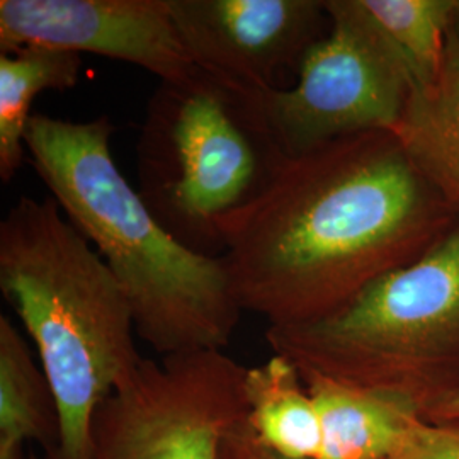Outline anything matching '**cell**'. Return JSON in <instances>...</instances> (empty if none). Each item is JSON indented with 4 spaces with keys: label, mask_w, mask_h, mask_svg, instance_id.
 I'll return each instance as SVG.
<instances>
[{
    "label": "cell",
    "mask_w": 459,
    "mask_h": 459,
    "mask_svg": "<svg viewBox=\"0 0 459 459\" xmlns=\"http://www.w3.org/2000/svg\"><path fill=\"white\" fill-rule=\"evenodd\" d=\"M108 116L77 123L34 113L26 150L72 225L121 284L157 354L225 351L242 318L221 257L182 246L148 210L111 152Z\"/></svg>",
    "instance_id": "7a4b0ae2"
},
{
    "label": "cell",
    "mask_w": 459,
    "mask_h": 459,
    "mask_svg": "<svg viewBox=\"0 0 459 459\" xmlns=\"http://www.w3.org/2000/svg\"><path fill=\"white\" fill-rule=\"evenodd\" d=\"M320 415V459H392L420 415L411 405L328 379H303Z\"/></svg>",
    "instance_id": "8fae6325"
},
{
    "label": "cell",
    "mask_w": 459,
    "mask_h": 459,
    "mask_svg": "<svg viewBox=\"0 0 459 459\" xmlns=\"http://www.w3.org/2000/svg\"><path fill=\"white\" fill-rule=\"evenodd\" d=\"M286 155L263 94L196 68L160 82L138 140V193L176 240L221 257L230 229L261 199Z\"/></svg>",
    "instance_id": "5b68a950"
},
{
    "label": "cell",
    "mask_w": 459,
    "mask_h": 459,
    "mask_svg": "<svg viewBox=\"0 0 459 459\" xmlns=\"http://www.w3.org/2000/svg\"><path fill=\"white\" fill-rule=\"evenodd\" d=\"M458 223L396 134L377 130L288 157L221 259L242 312L291 325L339 310Z\"/></svg>",
    "instance_id": "6da1fadb"
},
{
    "label": "cell",
    "mask_w": 459,
    "mask_h": 459,
    "mask_svg": "<svg viewBox=\"0 0 459 459\" xmlns=\"http://www.w3.org/2000/svg\"><path fill=\"white\" fill-rule=\"evenodd\" d=\"M246 375L225 351L143 359L99 407L91 459H220L246 420Z\"/></svg>",
    "instance_id": "52a82bcc"
},
{
    "label": "cell",
    "mask_w": 459,
    "mask_h": 459,
    "mask_svg": "<svg viewBox=\"0 0 459 459\" xmlns=\"http://www.w3.org/2000/svg\"><path fill=\"white\" fill-rule=\"evenodd\" d=\"M220 459H286L267 449L250 430L246 420L233 427L221 446Z\"/></svg>",
    "instance_id": "e0dca14e"
},
{
    "label": "cell",
    "mask_w": 459,
    "mask_h": 459,
    "mask_svg": "<svg viewBox=\"0 0 459 459\" xmlns=\"http://www.w3.org/2000/svg\"><path fill=\"white\" fill-rule=\"evenodd\" d=\"M392 459H459V424L417 420Z\"/></svg>",
    "instance_id": "2e32d148"
},
{
    "label": "cell",
    "mask_w": 459,
    "mask_h": 459,
    "mask_svg": "<svg viewBox=\"0 0 459 459\" xmlns=\"http://www.w3.org/2000/svg\"><path fill=\"white\" fill-rule=\"evenodd\" d=\"M0 290L55 398L51 459H91L99 407L143 361L121 284L55 197L22 196L0 221Z\"/></svg>",
    "instance_id": "3957f363"
},
{
    "label": "cell",
    "mask_w": 459,
    "mask_h": 459,
    "mask_svg": "<svg viewBox=\"0 0 459 459\" xmlns=\"http://www.w3.org/2000/svg\"><path fill=\"white\" fill-rule=\"evenodd\" d=\"M195 65L255 94L284 89L330 28L325 0H169Z\"/></svg>",
    "instance_id": "ba28073f"
},
{
    "label": "cell",
    "mask_w": 459,
    "mask_h": 459,
    "mask_svg": "<svg viewBox=\"0 0 459 459\" xmlns=\"http://www.w3.org/2000/svg\"><path fill=\"white\" fill-rule=\"evenodd\" d=\"M325 9L330 28L305 55L296 82L263 94L267 121L286 157L361 133L394 130L415 87L359 0H325Z\"/></svg>",
    "instance_id": "8992f818"
},
{
    "label": "cell",
    "mask_w": 459,
    "mask_h": 459,
    "mask_svg": "<svg viewBox=\"0 0 459 459\" xmlns=\"http://www.w3.org/2000/svg\"><path fill=\"white\" fill-rule=\"evenodd\" d=\"M265 341L303 379L386 394L422 419L459 394V223L339 310L269 325Z\"/></svg>",
    "instance_id": "277c9868"
},
{
    "label": "cell",
    "mask_w": 459,
    "mask_h": 459,
    "mask_svg": "<svg viewBox=\"0 0 459 459\" xmlns=\"http://www.w3.org/2000/svg\"><path fill=\"white\" fill-rule=\"evenodd\" d=\"M30 459H36V458H34V456H31V458H30Z\"/></svg>",
    "instance_id": "d6986e66"
},
{
    "label": "cell",
    "mask_w": 459,
    "mask_h": 459,
    "mask_svg": "<svg viewBox=\"0 0 459 459\" xmlns=\"http://www.w3.org/2000/svg\"><path fill=\"white\" fill-rule=\"evenodd\" d=\"M247 424L273 453L286 459H320L322 424L295 364L273 354L247 368Z\"/></svg>",
    "instance_id": "7c38bea8"
},
{
    "label": "cell",
    "mask_w": 459,
    "mask_h": 459,
    "mask_svg": "<svg viewBox=\"0 0 459 459\" xmlns=\"http://www.w3.org/2000/svg\"><path fill=\"white\" fill-rule=\"evenodd\" d=\"M45 446L48 459L58 446V415L43 368L19 328L0 316V459L24 458V444Z\"/></svg>",
    "instance_id": "4fadbf2b"
},
{
    "label": "cell",
    "mask_w": 459,
    "mask_h": 459,
    "mask_svg": "<svg viewBox=\"0 0 459 459\" xmlns=\"http://www.w3.org/2000/svg\"><path fill=\"white\" fill-rule=\"evenodd\" d=\"M430 424H459V394L422 417Z\"/></svg>",
    "instance_id": "ac0fdd59"
},
{
    "label": "cell",
    "mask_w": 459,
    "mask_h": 459,
    "mask_svg": "<svg viewBox=\"0 0 459 459\" xmlns=\"http://www.w3.org/2000/svg\"><path fill=\"white\" fill-rule=\"evenodd\" d=\"M392 132L459 218V39L455 34H449L437 77L413 87Z\"/></svg>",
    "instance_id": "30bf717a"
},
{
    "label": "cell",
    "mask_w": 459,
    "mask_h": 459,
    "mask_svg": "<svg viewBox=\"0 0 459 459\" xmlns=\"http://www.w3.org/2000/svg\"><path fill=\"white\" fill-rule=\"evenodd\" d=\"M362 13L411 72L415 87L443 66L456 0H359Z\"/></svg>",
    "instance_id": "9a60e30c"
},
{
    "label": "cell",
    "mask_w": 459,
    "mask_h": 459,
    "mask_svg": "<svg viewBox=\"0 0 459 459\" xmlns=\"http://www.w3.org/2000/svg\"><path fill=\"white\" fill-rule=\"evenodd\" d=\"M82 55L22 47L0 53V179L11 182L26 159V132L34 99L41 92H65L81 81Z\"/></svg>",
    "instance_id": "5bb4252c"
},
{
    "label": "cell",
    "mask_w": 459,
    "mask_h": 459,
    "mask_svg": "<svg viewBox=\"0 0 459 459\" xmlns=\"http://www.w3.org/2000/svg\"><path fill=\"white\" fill-rule=\"evenodd\" d=\"M92 53L174 82L196 72L169 0H0V53Z\"/></svg>",
    "instance_id": "9c48e42d"
}]
</instances>
